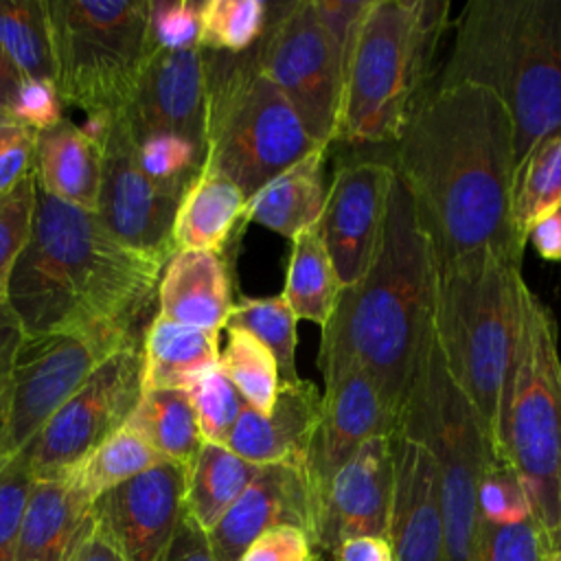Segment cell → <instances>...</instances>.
I'll list each match as a JSON object with an SVG mask.
<instances>
[{"label":"cell","instance_id":"obj_28","mask_svg":"<svg viewBox=\"0 0 561 561\" xmlns=\"http://www.w3.org/2000/svg\"><path fill=\"white\" fill-rule=\"evenodd\" d=\"M142 390L188 386L219 364V333L156 313L142 335Z\"/></svg>","mask_w":561,"mask_h":561},{"label":"cell","instance_id":"obj_8","mask_svg":"<svg viewBox=\"0 0 561 561\" xmlns=\"http://www.w3.org/2000/svg\"><path fill=\"white\" fill-rule=\"evenodd\" d=\"M204 167L232 180L252 197L261 186L309 156L318 145L296 110L259 70L254 53L206 50Z\"/></svg>","mask_w":561,"mask_h":561},{"label":"cell","instance_id":"obj_56","mask_svg":"<svg viewBox=\"0 0 561 561\" xmlns=\"http://www.w3.org/2000/svg\"><path fill=\"white\" fill-rule=\"evenodd\" d=\"M557 550H561V543H559V546H557Z\"/></svg>","mask_w":561,"mask_h":561},{"label":"cell","instance_id":"obj_16","mask_svg":"<svg viewBox=\"0 0 561 561\" xmlns=\"http://www.w3.org/2000/svg\"><path fill=\"white\" fill-rule=\"evenodd\" d=\"M206 50L153 48L121 110L136 140L149 134H180L206 156Z\"/></svg>","mask_w":561,"mask_h":561},{"label":"cell","instance_id":"obj_5","mask_svg":"<svg viewBox=\"0 0 561 561\" xmlns=\"http://www.w3.org/2000/svg\"><path fill=\"white\" fill-rule=\"evenodd\" d=\"M495 456L519 478L550 548L561 543V357L557 324L522 280L513 348L493 430Z\"/></svg>","mask_w":561,"mask_h":561},{"label":"cell","instance_id":"obj_52","mask_svg":"<svg viewBox=\"0 0 561 561\" xmlns=\"http://www.w3.org/2000/svg\"><path fill=\"white\" fill-rule=\"evenodd\" d=\"M535 250L548 261H561V208L543 217L528 234Z\"/></svg>","mask_w":561,"mask_h":561},{"label":"cell","instance_id":"obj_50","mask_svg":"<svg viewBox=\"0 0 561 561\" xmlns=\"http://www.w3.org/2000/svg\"><path fill=\"white\" fill-rule=\"evenodd\" d=\"M333 561H394L392 546L386 537H351L333 552Z\"/></svg>","mask_w":561,"mask_h":561},{"label":"cell","instance_id":"obj_25","mask_svg":"<svg viewBox=\"0 0 561 561\" xmlns=\"http://www.w3.org/2000/svg\"><path fill=\"white\" fill-rule=\"evenodd\" d=\"M33 171L37 186L72 206L96 210L103 175V149L79 125L61 121L35 138Z\"/></svg>","mask_w":561,"mask_h":561},{"label":"cell","instance_id":"obj_12","mask_svg":"<svg viewBox=\"0 0 561 561\" xmlns=\"http://www.w3.org/2000/svg\"><path fill=\"white\" fill-rule=\"evenodd\" d=\"M140 344L142 337L118 329L24 335L13 362L0 456L26 447L107 357Z\"/></svg>","mask_w":561,"mask_h":561},{"label":"cell","instance_id":"obj_13","mask_svg":"<svg viewBox=\"0 0 561 561\" xmlns=\"http://www.w3.org/2000/svg\"><path fill=\"white\" fill-rule=\"evenodd\" d=\"M140 346L107 357L28 443L35 480L61 478L129 421L142 397Z\"/></svg>","mask_w":561,"mask_h":561},{"label":"cell","instance_id":"obj_15","mask_svg":"<svg viewBox=\"0 0 561 561\" xmlns=\"http://www.w3.org/2000/svg\"><path fill=\"white\" fill-rule=\"evenodd\" d=\"M392 178L388 162L357 160L340 167L327 188L318 232L342 287L359 280L375 256Z\"/></svg>","mask_w":561,"mask_h":561},{"label":"cell","instance_id":"obj_32","mask_svg":"<svg viewBox=\"0 0 561 561\" xmlns=\"http://www.w3.org/2000/svg\"><path fill=\"white\" fill-rule=\"evenodd\" d=\"M164 458L127 423L70 467L61 478L85 502L94 504L103 493L147 471Z\"/></svg>","mask_w":561,"mask_h":561},{"label":"cell","instance_id":"obj_22","mask_svg":"<svg viewBox=\"0 0 561 561\" xmlns=\"http://www.w3.org/2000/svg\"><path fill=\"white\" fill-rule=\"evenodd\" d=\"M320 410L322 392L313 381L302 377L280 381L272 410L261 414L245 403L224 445L256 467L278 462L305 467Z\"/></svg>","mask_w":561,"mask_h":561},{"label":"cell","instance_id":"obj_43","mask_svg":"<svg viewBox=\"0 0 561 561\" xmlns=\"http://www.w3.org/2000/svg\"><path fill=\"white\" fill-rule=\"evenodd\" d=\"M552 552L537 522L489 526L480 522L473 561H543Z\"/></svg>","mask_w":561,"mask_h":561},{"label":"cell","instance_id":"obj_6","mask_svg":"<svg viewBox=\"0 0 561 561\" xmlns=\"http://www.w3.org/2000/svg\"><path fill=\"white\" fill-rule=\"evenodd\" d=\"M443 0H370L346 57L335 140L381 145L403 131L447 22Z\"/></svg>","mask_w":561,"mask_h":561},{"label":"cell","instance_id":"obj_7","mask_svg":"<svg viewBox=\"0 0 561 561\" xmlns=\"http://www.w3.org/2000/svg\"><path fill=\"white\" fill-rule=\"evenodd\" d=\"M522 259L478 250L434 265V333L456 386L484 421L491 443L513 348Z\"/></svg>","mask_w":561,"mask_h":561},{"label":"cell","instance_id":"obj_26","mask_svg":"<svg viewBox=\"0 0 561 561\" xmlns=\"http://www.w3.org/2000/svg\"><path fill=\"white\" fill-rule=\"evenodd\" d=\"M324 158L327 147L313 149L261 186L245 202L243 224L254 221L291 241L305 230L316 228L327 199Z\"/></svg>","mask_w":561,"mask_h":561},{"label":"cell","instance_id":"obj_46","mask_svg":"<svg viewBox=\"0 0 561 561\" xmlns=\"http://www.w3.org/2000/svg\"><path fill=\"white\" fill-rule=\"evenodd\" d=\"M237 561H322V552L302 528L276 526L261 533Z\"/></svg>","mask_w":561,"mask_h":561},{"label":"cell","instance_id":"obj_19","mask_svg":"<svg viewBox=\"0 0 561 561\" xmlns=\"http://www.w3.org/2000/svg\"><path fill=\"white\" fill-rule=\"evenodd\" d=\"M276 526H298L318 546L320 504L300 465L259 467L252 482L206 537L217 561H237L261 533Z\"/></svg>","mask_w":561,"mask_h":561},{"label":"cell","instance_id":"obj_39","mask_svg":"<svg viewBox=\"0 0 561 561\" xmlns=\"http://www.w3.org/2000/svg\"><path fill=\"white\" fill-rule=\"evenodd\" d=\"M142 171L156 182L186 188L204 164V149L180 134H149L136 140Z\"/></svg>","mask_w":561,"mask_h":561},{"label":"cell","instance_id":"obj_23","mask_svg":"<svg viewBox=\"0 0 561 561\" xmlns=\"http://www.w3.org/2000/svg\"><path fill=\"white\" fill-rule=\"evenodd\" d=\"M232 283L221 254L175 250L158 283V313L167 320L219 333L232 311Z\"/></svg>","mask_w":561,"mask_h":561},{"label":"cell","instance_id":"obj_14","mask_svg":"<svg viewBox=\"0 0 561 561\" xmlns=\"http://www.w3.org/2000/svg\"><path fill=\"white\" fill-rule=\"evenodd\" d=\"M184 191L156 182L142 171L136 138L118 112L103 147L101 193L94 210L105 228L127 248L167 263L175 252L171 230Z\"/></svg>","mask_w":561,"mask_h":561},{"label":"cell","instance_id":"obj_29","mask_svg":"<svg viewBox=\"0 0 561 561\" xmlns=\"http://www.w3.org/2000/svg\"><path fill=\"white\" fill-rule=\"evenodd\" d=\"M259 467L239 458L226 445L204 440L186 471L184 511L208 533L252 482Z\"/></svg>","mask_w":561,"mask_h":561},{"label":"cell","instance_id":"obj_38","mask_svg":"<svg viewBox=\"0 0 561 561\" xmlns=\"http://www.w3.org/2000/svg\"><path fill=\"white\" fill-rule=\"evenodd\" d=\"M186 392L191 397L202 438L224 445L245 405L234 383L217 364L202 373Z\"/></svg>","mask_w":561,"mask_h":561},{"label":"cell","instance_id":"obj_27","mask_svg":"<svg viewBox=\"0 0 561 561\" xmlns=\"http://www.w3.org/2000/svg\"><path fill=\"white\" fill-rule=\"evenodd\" d=\"M245 202L232 180L202 164L178 204L171 230L173 250L221 254L237 228L243 226Z\"/></svg>","mask_w":561,"mask_h":561},{"label":"cell","instance_id":"obj_11","mask_svg":"<svg viewBox=\"0 0 561 561\" xmlns=\"http://www.w3.org/2000/svg\"><path fill=\"white\" fill-rule=\"evenodd\" d=\"M252 48L259 70L296 110L307 134L329 147L335 140L346 53L320 20L313 0L272 7Z\"/></svg>","mask_w":561,"mask_h":561},{"label":"cell","instance_id":"obj_51","mask_svg":"<svg viewBox=\"0 0 561 561\" xmlns=\"http://www.w3.org/2000/svg\"><path fill=\"white\" fill-rule=\"evenodd\" d=\"M70 561H123L110 533L94 517V513H92L90 526H88L83 539L79 541Z\"/></svg>","mask_w":561,"mask_h":561},{"label":"cell","instance_id":"obj_54","mask_svg":"<svg viewBox=\"0 0 561 561\" xmlns=\"http://www.w3.org/2000/svg\"><path fill=\"white\" fill-rule=\"evenodd\" d=\"M20 72L15 70V66L9 61V57L4 55V50L0 48V114L7 110L13 90L20 83Z\"/></svg>","mask_w":561,"mask_h":561},{"label":"cell","instance_id":"obj_41","mask_svg":"<svg viewBox=\"0 0 561 561\" xmlns=\"http://www.w3.org/2000/svg\"><path fill=\"white\" fill-rule=\"evenodd\" d=\"M37 199V180L31 169L13 188L0 197V287L7 289L9 274L28 243Z\"/></svg>","mask_w":561,"mask_h":561},{"label":"cell","instance_id":"obj_20","mask_svg":"<svg viewBox=\"0 0 561 561\" xmlns=\"http://www.w3.org/2000/svg\"><path fill=\"white\" fill-rule=\"evenodd\" d=\"M392 486L394 436H375L335 471L324 491L318 535L322 554L351 537H386Z\"/></svg>","mask_w":561,"mask_h":561},{"label":"cell","instance_id":"obj_48","mask_svg":"<svg viewBox=\"0 0 561 561\" xmlns=\"http://www.w3.org/2000/svg\"><path fill=\"white\" fill-rule=\"evenodd\" d=\"M22 340H24L22 324L7 300L4 287H0V447H2L4 423H7L13 362H15Z\"/></svg>","mask_w":561,"mask_h":561},{"label":"cell","instance_id":"obj_31","mask_svg":"<svg viewBox=\"0 0 561 561\" xmlns=\"http://www.w3.org/2000/svg\"><path fill=\"white\" fill-rule=\"evenodd\" d=\"M340 291L342 283L333 270L318 226L305 230L291 241L280 298L298 320L316 322L322 329L335 309Z\"/></svg>","mask_w":561,"mask_h":561},{"label":"cell","instance_id":"obj_42","mask_svg":"<svg viewBox=\"0 0 561 561\" xmlns=\"http://www.w3.org/2000/svg\"><path fill=\"white\" fill-rule=\"evenodd\" d=\"M478 517L489 526H508L533 517L524 484L497 456L478 486Z\"/></svg>","mask_w":561,"mask_h":561},{"label":"cell","instance_id":"obj_47","mask_svg":"<svg viewBox=\"0 0 561 561\" xmlns=\"http://www.w3.org/2000/svg\"><path fill=\"white\" fill-rule=\"evenodd\" d=\"M37 134L0 114V197L31 169Z\"/></svg>","mask_w":561,"mask_h":561},{"label":"cell","instance_id":"obj_35","mask_svg":"<svg viewBox=\"0 0 561 561\" xmlns=\"http://www.w3.org/2000/svg\"><path fill=\"white\" fill-rule=\"evenodd\" d=\"M226 333L228 340L219 351V368L250 408L267 414L280 386V370L274 355L243 329L226 327Z\"/></svg>","mask_w":561,"mask_h":561},{"label":"cell","instance_id":"obj_10","mask_svg":"<svg viewBox=\"0 0 561 561\" xmlns=\"http://www.w3.org/2000/svg\"><path fill=\"white\" fill-rule=\"evenodd\" d=\"M149 0H46L55 85L64 103L121 112L153 50L147 35Z\"/></svg>","mask_w":561,"mask_h":561},{"label":"cell","instance_id":"obj_40","mask_svg":"<svg viewBox=\"0 0 561 561\" xmlns=\"http://www.w3.org/2000/svg\"><path fill=\"white\" fill-rule=\"evenodd\" d=\"M33 482L28 445L0 456V561H18L20 524Z\"/></svg>","mask_w":561,"mask_h":561},{"label":"cell","instance_id":"obj_21","mask_svg":"<svg viewBox=\"0 0 561 561\" xmlns=\"http://www.w3.org/2000/svg\"><path fill=\"white\" fill-rule=\"evenodd\" d=\"M386 539L394 561H443L445 526L436 462L423 443L399 432Z\"/></svg>","mask_w":561,"mask_h":561},{"label":"cell","instance_id":"obj_30","mask_svg":"<svg viewBox=\"0 0 561 561\" xmlns=\"http://www.w3.org/2000/svg\"><path fill=\"white\" fill-rule=\"evenodd\" d=\"M127 425L138 432L160 458L186 469L204 443L191 397L180 388L142 390Z\"/></svg>","mask_w":561,"mask_h":561},{"label":"cell","instance_id":"obj_33","mask_svg":"<svg viewBox=\"0 0 561 561\" xmlns=\"http://www.w3.org/2000/svg\"><path fill=\"white\" fill-rule=\"evenodd\" d=\"M561 208V131L541 140L515 169L513 224L526 245L530 230Z\"/></svg>","mask_w":561,"mask_h":561},{"label":"cell","instance_id":"obj_45","mask_svg":"<svg viewBox=\"0 0 561 561\" xmlns=\"http://www.w3.org/2000/svg\"><path fill=\"white\" fill-rule=\"evenodd\" d=\"M61 105L64 101L53 79L22 77L2 114L39 134L64 121Z\"/></svg>","mask_w":561,"mask_h":561},{"label":"cell","instance_id":"obj_44","mask_svg":"<svg viewBox=\"0 0 561 561\" xmlns=\"http://www.w3.org/2000/svg\"><path fill=\"white\" fill-rule=\"evenodd\" d=\"M202 2L151 0L147 7V35L151 48L188 50L199 46Z\"/></svg>","mask_w":561,"mask_h":561},{"label":"cell","instance_id":"obj_2","mask_svg":"<svg viewBox=\"0 0 561 561\" xmlns=\"http://www.w3.org/2000/svg\"><path fill=\"white\" fill-rule=\"evenodd\" d=\"M162 267L118 241L94 210L37 186L31 237L4 291L24 335L118 329L142 337Z\"/></svg>","mask_w":561,"mask_h":561},{"label":"cell","instance_id":"obj_36","mask_svg":"<svg viewBox=\"0 0 561 561\" xmlns=\"http://www.w3.org/2000/svg\"><path fill=\"white\" fill-rule=\"evenodd\" d=\"M296 324L298 318L280 296L241 298L234 302L228 324L254 335L276 359L280 381L298 379L296 370Z\"/></svg>","mask_w":561,"mask_h":561},{"label":"cell","instance_id":"obj_1","mask_svg":"<svg viewBox=\"0 0 561 561\" xmlns=\"http://www.w3.org/2000/svg\"><path fill=\"white\" fill-rule=\"evenodd\" d=\"M388 162L410 195L434 265L478 250L522 259L513 224L515 134L504 103L473 83L414 105Z\"/></svg>","mask_w":561,"mask_h":561},{"label":"cell","instance_id":"obj_24","mask_svg":"<svg viewBox=\"0 0 561 561\" xmlns=\"http://www.w3.org/2000/svg\"><path fill=\"white\" fill-rule=\"evenodd\" d=\"M92 519V504L64 480H35L18 537V561H70Z\"/></svg>","mask_w":561,"mask_h":561},{"label":"cell","instance_id":"obj_3","mask_svg":"<svg viewBox=\"0 0 561 561\" xmlns=\"http://www.w3.org/2000/svg\"><path fill=\"white\" fill-rule=\"evenodd\" d=\"M434 274L430 243L394 175L375 256L359 280L342 287L322 327L318 366L322 379L362 368L397 423L432 329Z\"/></svg>","mask_w":561,"mask_h":561},{"label":"cell","instance_id":"obj_18","mask_svg":"<svg viewBox=\"0 0 561 561\" xmlns=\"http://www.w3.org/2000/svg\"><path fill=\"white\" fill-rule=\"evenodd\" d=\"M399 423L370 377L351 366L324 379L322 410L313 430L305 473L322 511L324 491L335 471L370 438L394 436Z\"/></svg>","mask_w":561,"mask_h":561},{"label":"cell","instance_id":"obj_49","mask_svg":"<svg viewBox=\"0 0 561 561\" xmlns=\"http://www.w3.org/2000/svg\"><path fill=\"white\" fill-rule=\"evenodd\" d=\"M160 561H217L206 533L184 511L171 543L167 546Z\"/></svg>","mask_w":561,"mask_h":561},{"label":"cell","instance_id":"obj_37","mask_svg":"<svg viewBox=\"0 0 561 561\" xmlns=\"http://www.w3.org/2000/svg\"><path fill=\"white\" fill-rule=\"evenodd\" d=\"M267 15L270 4L263 0H206L199 46L210 53L243 55L261 39Z\"/></svg>","mask_w":561,"mask_h":561},{"label":"cell","instance_id":"obj_4","mask_svg":"<svg viewBox=\"0 0 561 561\" xmlns=\"http://www.w3.org/2000/svg\"><path fill=\"white\" fill-rule=\"evenodd\" d=\"M456 83L482 85L504 103L515 164L561 131V0L469 2L440 77V85Z\"/></svg>","mask_w":561,"mask_h":561},{"label":"cell","instance_id":"obj_17","mask_svg":"<svg viewBox=\"0 0 561 561\" xmlns=\"http://www.w3.org/2000/svg\"><path fill=\"white\" fill-rule=\"evenodd\" d=\"M186 471L160 460L92 504L123 561H160L184 515Z\"/></svg>","mask_w":561,"mask_h":561},{"label":"cell","instance_id":"obj_34","mask_svg":"<svg viewBox=\"0 0 561 561\" xmlns=\"http://www.w3.org/2000/svg\"><path fill=\"white\" fill-rule=\"evenodd\" d=\"M0 48L20 77L55 79L46 0H0Z\"/></svg>","mask_w":561,"mask_h":561},{"label":"cell","instance_id":"obj_53","mask_svg":"<svg viewBox=\"0 0 561 561\" xmlns=\"http://www.w3.org/2000/svg\"><path fill=\"white\" fill-rule=\"evenodd\" d=\"M116 114L118 112H92L85 114L83 125H79V129L83 131L85 138H90L99 149H103L114 131V123H116Z\"/></svg>","mask_w":561,"mask_h":561},{"label":"cell","instance_id":"obj_55","mask_svg":"<svg viewBox=\"0 0 561 561\" xmlns=\"http://www.w3.org/2000/svg\"><path fill=\"white\" fill-rule=\"evenodd\" d=\"M543 561H561V550H552V552H548Z\"/></svg>","mask_w":561,"mask_h":561},{"label":"cell","instance_id":"obj_9","mask_svg":"<svg viewBox=\"0 0 561 561\" xmlns=\"http://www.w3.org/2000/svg\"><path fill=\"white\" fill-rule=\"evenodd\" d=\"M397 432L423 443L436 462L445 526L443 561H473L480 528L478 486L495 451L484 421L445 366L434 320Z\"/></svg>","mask_w":561,"mask_h":561}]
</instances>
